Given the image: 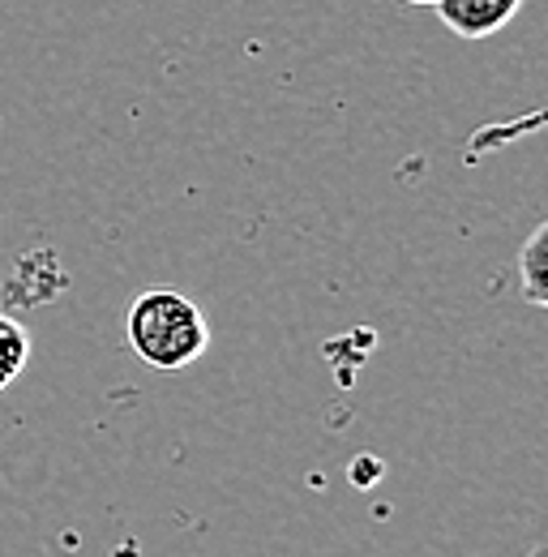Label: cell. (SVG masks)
<instances>
[{
	"label": "cell",
	"mask_w": 548,
	"mask_h": 557,
	"mask_svg": "<svg viewBox=\"0 0 548 557\" xmlns=\"http://www.w3.org/2000/svg\"><path fill=\"white\" fill-rule=\"evenodd\" d=\"M399 4H411V9H433L437 0H399Z\"/></svg>",
	"instance_id": "5b68a950"
},
{
	"label": "cell",
	"mask_w": 548,
	"mask_h": 557,
	"mask_svg": "<svg viewBox=\"0 0 548 557\" xmlns=\"http://www.w3.org/2000/svg\"><path fill=\"white\" fill-rule=\"evenodd\" d=\"M26 360H30V335H26V326L17 318L0 313V391L13 386V377L26 369Z\"/></svg>",
	"instance_id": "277c9868"
},
{
	"label": "cell",
	"mask_w": 548,
	"mask_h": 557,
	"mask_svg": "<svg viewBox=\"0 0 548 557\" xmlns=\"http://www.w3.org/2000/svg\"><path fill=\"white\" fill-rule=\"evenodd\" d=\"M523 4L527 0H437L433 13L450 35H459L468 44H484V39L501 35L519 17Z\"/></svg>",
	"instance_id": "7a4b0ae2"
},
{
	"label": "cell",
	"mask_w": 548,
	"mask_h": 557,
	"mask_svg": "<svg viewBox=\"0 0 548 557\" xmlns=\"http://www.w3.org/2000/svg\"><path fill=\"white\" fill-rule=\"evenodd\" d=\"M545 253H548V223H540V227L527 236L523 253H519V278H523L519 287H523V300H527V305H536V309H545L548 305Z\"/></svg>",
	"instance_id": "3957f363"
},
{
	"label": "cell",
	"mask_w": 548,
	"mask_h": 557,
	"mask_svg": "<svg viewBox=\"0 0 548 557\" xmlns=\"http://www.w3.org/2000/svg\"><path fill=\"white\" fill-rule=\"evenodd\" d=\"M125 331H129V348L137 351V360L150 369H167V373L194 364L210 344L205 313L172 287L141 292L129 305Z\"/></svg>",
	"instance_id": "6da1fadb"
}]
</instances>
